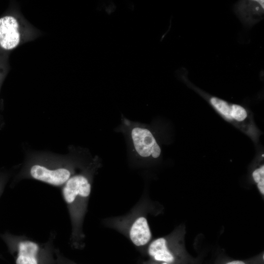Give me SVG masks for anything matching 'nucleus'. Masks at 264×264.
Here are the masks:
<instances>
[{
	"label": "nucleus",
	"mask_w": 264,
	"mask_h": 264,
	"mask_svg": "<svg viewBox=\"0 0 264 264\" xmlns=\"http://www.w3.org/2000/svg\"><path fill=\"white\" fill-rule=\"evenodd\" d=\"M76 159L70 154L62 155L45 152H30L13 182L32 179L62 187L84 166Z\"/></svg>",
	"instance_id": "nucleus-1"
},
{
	"label": "nucleus",
	"mask_w": 264,
	"mask_h": 264,
	"mask_svg": "<svg viewBox=\"0 0 264 264\" xmlns=\"http://www.w3.org/2000/svg\"><path fill=\"white\" fill-rule=\"evenodd\" d=\"M95 161L84 165L61 187L71 224L70 242L77 249L85 246L83 223L87 212L93 178L97 169Z\"/></svg>",
	"instance_id": "nucleus-2"
},
{
	"label": "nucleus",
	"mask_w": 264,
	"mask_h": 264,
	"mask_svg": "<svg viewBox=\"0 0 264 264\" xmlns=\"http://www.w3.org/2000/svg\"><path fill=\"white\" fill-rule=\"evenodd\" d=\"M152 207L151 203L144 198L128 214L105 219L103 223L124 235L144 255L146 248L152 239L147 219V214L152 211Z\"/></svg>",
	"instance_id": "nucleus-3"
},
{
	"label": "nucleus",
	"mask_w": 264,
	"mask_h": 264,
	"mask_svg": "<svg viewBox=\"0 0 264 264\" xmlns=\"http://www.w3.org/2000/svg\"><path fill=\"white\" fill-rule=\"evenodd\" d=\"M183 226L176 228L170 234L152 241L145 254L149 259L169 264H191L195 260L186 250Z\"/></svg>",
	"instance_id": "nucleus-4"
},
{
	"label": "nucleus",
	"mask_w": 264,
	"mask_h": 264,
	"mask_svg": "<svg viewBox=\"0 0 264 264\" xmlns=\"http://www.w3.org/2000/svg\"><path fill=\"white\" fill-rule=\"evenodd\" d=\"M0 237L12 250L16 251V264H40L42 255H45L53 247L55 235L50 234L49 239L44 243L24 235L7 232L0 234Z\"/></svg>",
	"instance_id": "nucleus-5"
},
{
	"label": "nucleus",
	"mask_w": 264,
	"mask_h": 264,
	"mask_svg": "<svg viewBox=\"0 0 264 264\" xmlns=\"http://www.w3.org/2000/svg\"><path fill=\"white\" fill-rule=\"evenodd\" d=\"M131 137L136 153L144 158H157L161 154V149L152 132L140 126L131 131Z\"/></svg>",
	"instance_id": "nucleus-6"
},
{
	"label": "nucleus",
	"mask_w": 264,
	"mask_h": 264,
	"mask_svg": "<svg viewBox=\"0 0 264 264\" xmlns=\"http://www.w3.org/2000/svg\"><path fill=\"white\" fill-rule=\"evenodd\" d=\"M20 41L19 24L17 19L10 16L0 18V46L10 50L16 47Z\"/></svg>",
	"instance_id": "nucleus-7"
},
{
	"label": "nucleus",
	"mask_w": 264,
	"mask_h": 264,
	"mask_svg": "<svg viewBox=\"0 0 264 264\" xmlns=\"http://www.w3.org/2000/svg\"><path fill=\"white\" fill-rule=\"evenodd\" d=\"M213 264H264V254L244 260L231 259L222 254L216 258Z\"/></svg>",
	"instance_id": "nucleus-8"
},
{
	"label": "nucleus",
	"mask_w": 264,
	"mask_h": 264,
	"mask_svg": "<svg viewBox=\"0 0 264 264\" xmlns=\"http://www.w3.org/2000/svg\"><path fill=\"white\" fill-rule=\"evenodd\" d=\"M212 105L223 116L232 121L231 116V107L226 101L220 98L213 97L210 99Z\"/></svg>",
	"instance_id": "nucleus-9"
},
{
	"label": "nucleus",
	"mask_w": 264,
	"mask_h": 264,
	"mask_svg": "<svg viewBox=\"0 0 264 264\" xmlns=\"http://www.w3.org/2000/svg\"><path fill=\"white\" fill-rule=\"evenodd\" d=\"M231 107V116L233 120L241 123L247 118V113L245 109L238 105L233 104Z\"/></svg>",
	"instance_id": "nucleus-10"
},
{
	"label": "nucleus",
	"mask_w": 264,
	"mask_h": 264,
	"mask_svg": "<svg viewBox=\"0 0 264 264\" xmlns=\"http://www.w3.org/2000/svg\"><path fill=\"white\" fill-rule=\"evenodd\" d=\"M252 177L257 184V188L262 195H264V166L262 165L256 169L252 173Z\"/></svg>",
	"instance_id": "nucleus-11"
},
{
	"label": "nucleus",
	"mask_w": 264,
	"mask_h": 264,
	"mask_svg": "<svg viewBox=\"0 0 264 264\" xmlns=\"http://www.w3.org/2000/svg\"><path fill=\"white\" fill-rule=\"evenodd\" d=\"M11 175L9 171L0 170V197L11 176Z\"/></svg>",
	"instance_id": "nucleus-12"
},
{
	"label": "nucleus",
	"mask_w": 264,
	"mask_h": 264,
	"mask_svg": "<svg viewBox=\"0 0 264 264\" xmlns=\"http://www.w3.org/2000/svg\"><path fill=\"white\" fill-rule=\"evenodd\" d=\"M204 258V254L201 253L197 257H196L194 261L191 264H201Z\"/></svg>",
	"instance_id": "nucleus-13"
},
{
	"label": "nucleus",
	"mask_w": 264,
	"mask_h": 264,
	"mask_svg": "<svg viewBox=\"0 0 264 264\" xmlns=\"http://www.w3.org/2000/svg\"><path fill=\"white\" fill-rule=\"evenodd\" d=\"M142 264H169L166 263L158 262L149 259L148 260L143 261Z\"/></svg>",
	"instance_id": "nucleus-14"
}]
</instances>
